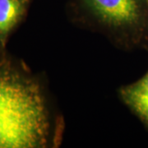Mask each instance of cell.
<instances>
[{"instance_id": "3957f363", "label": "cell", "mask_w": 148, "mask_h": 148, "mask_svg": "<svg viewBox=\"0 0 148 148\" xmlns=\"http://www.w3.org/2000/svg\"><path fill=\"white\" fill-rule=\"evenodd\" d=\"M32 0H0V58L12 32L26 18Z\"/></svg>"}, {"instance_id": "7a4b0ae2", "label": "cell", "mask_w": 148, "mask_h": 148, "mask_svg": "<svg viewBox=\"0 0 148 148\" xmlns=\"http://www.w3.org/2000/svg\"><path fill=\"white\" fill-rule=\"evenodd\" d=\"M72 21L125 51H148V5L143 0H77Z\"/></svg>"}, {"instance_id": "6da1fadb", "label": "cell", "mask_w": 148, "mask_h": 148, "mask_svg": "<svg viewBox=\"0 0 148 148\" xmlns=\"http://www.w3.org/2000/svg\"><path fill=\"white\" fill-rule=\"evenodd\" d=\"M65 123L47 86L27 65L0 58V148L60 147Z\"/></svg>"}, {"instance_id": "277c9868", "label": "cell", "mask_w": 148, "mask_h": 148, "mask_svg": "<svg viewBox=\"0 0 148 148\" xmlns=\"http://www.w3.org/2000/svg\"><path fill=\"white\" fill-rule=\"evenodd\" d=\"M118 94L148 131V70L136 82L119 87Z\"/></svg>"}, {"instance_id": "5b68a950", "label": "cell", "mask_w": 148, "mask_h": 148, "mask_svg": "<svg viewBox=\"0 0 148 148\" xmlns=\"http://www.w3.org/2000/svg\"><path fill=\"white\" fill-rule=\"evenodd\" d=\"M143 1H144V2H145V3H146L148 5V0H143Z\"/></svg>"}]
</instances>
